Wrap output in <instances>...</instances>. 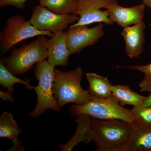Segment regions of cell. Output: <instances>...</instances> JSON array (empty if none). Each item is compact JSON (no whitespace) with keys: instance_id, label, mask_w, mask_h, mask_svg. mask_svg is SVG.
Listing matches in <instances>:
<instances>
[{"instance_id":"obj_1","label":"cell","mask_w":151,"mask_h":151,"mask_svg":"<svg viewBox=\"0 0 151 151\" xmlns=\"http://www.w3.org/2000/svg\"><path fill=\"white\" fill-rule=\"evenodd\" d=\"M132 124L123 120H102L91 118L90 133L96 145L95 151H123Z\"/></svg>"},{"instance_id":"obj_2","label":"cell","mask_w":151,"mask_h":151,"mask_svg":"<svg viewBox=\"0 0 151 151\" xmlns=\"http://www.w3.org/2000/svg\"><path fill=\"white\" fill-rule=\"evenodd\" d=\"M83 76V70L80 66L67 72L55 69L52 91L59 111L68 103L81 105L93 98L88 90L81 87Z\"/></svg>"},{"instance_id":"obj_3","label":"cell","mask_w":151,"mask_h":151,"mask_svg":"<svg viewBox=\"0 0 151 151\" xmlns=\"http://www.w3.org/2000/svg\"><path fill=\"white\" fill-rule=\"evenodd\" d=\"M69 110L73 117L86 115L99 120L118 119L132 125L137 124L129 110L121 106L113 94L105 98L93 97L89 102L84 104L71 105Z\"/></svg>"},{"instance_id":"obj_4","label":"cell","mask_w":151,"mask_h":151,"mask_svg":"<svg viewBox=\"0 0 151 151\" xmlns=\"http://www.w3.org/2000/svg\"><path fill=\"white\" fill-rule=\"evenodd\" d=\"M45 35L38 36L36 39L19 48L12 47L10 55L4 58L6 67L14 75H22L30 70L36 63L47 58V42Z\"/></svg>"},{"instance_id":"obj_5","label":"cell","mask_w":151,"mask_h":151,"mask_svg":"<svg viewBox=\"0 0 151 151\" xmlns=\"http://www.w3.org/2000/svg\"><path fill=\"white\" fill-rule=\"evenodd\" d=\"M54 70V66L45 60L35 64L34 74L38 84L34 86L33 89L37 95V103L35 109L29 114L30 117L37 118L47 110L59 111L57 100L52 91Z\"/></svg>"},{"instance_id":"obj_6","label":"cell","mask_w":151,"mask_h":151,"mask_svg":"<svg viewBox=\"0 0 151 151\" xmlns=\"http://www.w3.org/2000/svg\"><path fill=\"white\" fill-rule=\"evenodd\" d=\"M53 33L39 30L33 26L29 21L21 15L13 16L6 20L0 32V47L3 54H5L22 41L41 35L50 37Z\"/></svg>"},{"instance_id":"obj_7","label":"cell","mask_w":151,"mask_h":151,"mask_svg":"<svg viewBox=\"0 0 151 151\" xmlns=\"http://www.w3.org/2000/svg\"><path fill=\"white\" fill-rule=\"evenodd\" d=\"M79 17L74 14H59L40 5L36 6L32 10L29 21L36 29L56 33L63 31L68 26L78 20Z\"/></svg>"},{"instance_id":"obj_8","label":"cell","mask_w":151,"mask_h":151,"mask_svg":"<svg viewBox=\"0 0 151 151\" xmlns=\"http://www.w3.org/2000/svg\"><path fill=\"white\" fill-rule=\"evenodd\" d=\"M116 0H76V10L74 14L79 16V19L70 27L91 24L93 23L103 22L105 24L113 25L114 22L110 18V13L107 9Z\"/></svg>"},{"instance_id":"obj_9","label":"cell","mask_w":151,"mask_h":151,"mask_svg":"<svg viewBox=\"0 0 151 151\" xmlns=\"http://www.w3.org/2000/svg\"><path fill=\"white\" fill-rule=\"evenodd\" d=\"M102 23L89 28L88 25L69 27L67 32L66 46L70 55L78 54L87 47L94 45L104 35Z\"/></svg>"},{"instance_id":"obj_10","label":"cell","mask_w":151,"mask_h":151,"mask_svg":"<svg viewBox=\"0 0 151 151\" xmlns=\"http://www.w3.org/2000/svg\"><path fill=\"white\" fill-rule=\"evenodd\" d=\"M145 5L143 3L132 7L119 5L118 2L112 3L106 9L110 13L112 21L123 28L140 22L145 17Z\"/></svg>"},{"instance_id":"obj_11","label":"cell","mask_w":151,"mask_h":151,"mask_svg":"<svg viewBox=\"0 0 151 151\" xmlns=\"http://www.w3.org/2000/svg\"><path fill=\"white\" fill-rule=\"evenodd\" d=\"M66 31L52 34L47 42V60L52 66H66L70 55L66 46Z\"/></svg>"},{"instance_id":"obj_12","label":"cell","mask_w":151,"mask_h":151,"mask_svg":"<svg viewBox=\"0 0 151 151\" xmlns=\"http://www.w3.org/2000/svg\"><path fill=\"white\" fill-rule=\"evenodd\" d=\"M145 27L143 20L132 26L124 27L121 32L125 40L126 54L132 59L138 58L144 52Z\"/></svg>"},{"instance_id":"obj_13","label":"cell","mask_w":151,"mask_h":151,"mask_svg":"<svg viewBox=\"0 0 151 151\" xmlns=\"http://www.w3.org/2000/svg\"><path fill=\"white\" fill-rule=\"evenodd\" d=\"M123 151H151V126L132 125Z\"/></svg>"},{"instance_id":"obj_14","label":"cell","mask_w":151,"mask_h":151,"mask_svg":"<svg viewBox=\"0 0 151 151\" xmlns=\"http://www.w3.org/2000/svg\"><path fill=\"white\" fill-rule=\"evenodd\" d=\"M91 119V116L86 115H80L77 117L75 120L77 127L75 134L68 142L58 146L61 150L71 151L80 143L88 144L92 141L90 133Z\"/></svg>"},{"instance_id":"obj_15","label":"cell","mask_w":151,"mask_h":151,"mask_svg":"<svg viewBox=\"0 0 151 151\" xmlns=\"http://www.w3.org/2000/svg\"><path fill=\"white\" fill-rule=\"evenodd\" d=\"M22 131L18 127L12 113L4 112L0 117V137L7 138L14 144L11 150H23L19 134Z\"/></svg>"},{"instance_id":"obj_16","label":"cell","mask_w":151,"mask_h":151,"mask_svg":"<svg viewBox=\"0 0 151 151\" xmlns=\"http://www.w3.org/2000/svg\"><path fill=\"white\" fill-rule=\"evenodd\" d=\"M86 76L89 84L88 91L92 97L105 98L112 95L113 85L107 77L91 72L86 73Z\"/></svg>"},{"instance_id":"obj_17","label":"cell","mask_w":151,"mask_h":151,"mask_svg":"<svg viewBox=\"0 0 151 151\" xmlns=\"http://www.w3.org/2000/svg\"><path fill=\"white\" fill-rule=\"evenodd\" d=\"M112 94L122 107L126 105H132L133 107L141 106L146 98L133 91L127 85H113Z\"/></svg>"},{"instance_id":"obj_18","label":"cell","mask_w":151,"mask_h":151,"mask_svg":"<svg viewBox=\"0 0 151 151\" xmlns=\"http://www.w3.org/2000/svg\"><path fill=\"white\" fill-rule=\"evenodd\" d=\"M30 78L29 80H24L17 78L15 75H14L6 67L4 64V58H1L0 60V84L2 86L4 89L7 88L8 91L12 94L14 91L13 86L17 83L24 84L26 88L31 90L33 89L34 86L29 84Z\"/></svg>"},{"instance_id":"obj_19","label":"cell","mask_w":151,"mask_h":151,"mask_svg":"<svg viewBox=\"0 0 151 151\" xmlns=\"http://www.w3.org/2000/svg\"><path fill=\"white\" fill-rule=\"evenodd\" d=\"M40 5L59 14H74L76 0H39Z\"/></svg>"},{"instance_id":"obj_20","label":"cell","mask_w":151,"mask_h":151,"mask_svg":"<svg viewBox=\"0 0 151 151\" xmlns=\"http://www.w3.org/2000/svg\"><path fill=\"white\" fill-rule=\"evenodd\" d=\"M129 111L137 124L143 126H151V106L133 107Z\"/></svg>"},{"instance_id":"obj_21","label":"cell","mask_w":151,"mask_h":151,"mask_svg":"<svg viewBox=\"0 0 151 151\" xmlns=\"http://www.w3.org/2000/svg\"><path fill=\"white\" fill-rule=\"evenodd\" d=\"M132 70H139L144 73V78L139 84L141 92L151 93V63L145 65H132L126 66Z\"/></svg>"},{"instance_id":"obj_22","label":"cell","mask_w":151,"mask_h":151,"mask_svg":"<svg viewBox=\"0 0 151 151\" xmlns=\"http://www.w3.org/2000/svg\"><path fill=\"white\" fill-rule=\"evenodd\" d=\"M28 0H0V7L12 6L20 9L25 8V3Z\"/></svg>"},{"instance_id":"obj_23","label":"cell","mask_w":151,"mask_h":151,"mask_svg":"<svg viewBox=\"0 0 151 151\" xmlns=\"http://www.w3.org/2000/svg\"><path fill=\"white\" fill-rule=\"evenodd\" d=\"M0 97L4 101H8L11 103H14V99L12 97V94L9 92H4L0 91Z\"/></svg>"},{"instance_id":"obj_24","label":"cell","mask_w":151,"mask_h":151,"mask_svg":"<svg viewBox=\"0 0 151 151\" xmlns=\"http://www.w3.org/2000/svg\"><path fill=\"white\" fill-rule=\"evenodd\" d=\"M143 106H151V93L147 97H146L145 100L143 103Z\"/></svg>"},{"instance_id":"obj_25","label":"cell","mask_w":151,"mask_h":151,"mask_svg":"<svg viewBox=\"0 0 151 151\" xmlns=\"http://www.w3.org/2000/svg\"><path fill=\"white\" fill-rule=\"evenodd\" d=\"M143 4L147 6L151 11V0H142Z\"/></svg>"},{"instance_id":"obj_26","label":"cell","mask_w":151,"mask_h":151,"mask_svg":"<svg viewBox=\"0 0 151 151\" xmlns=\"http://www.w3.org/2000/svg\"><path fill=\"white\" fill-rule=\"evenodd\" d=\"M150 27L151 28V22L150 23Z\"/></svg>"}]
</instances>
